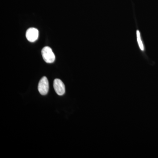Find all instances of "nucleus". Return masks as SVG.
<instances>
[{
	"label": "nucleus",
	"instance_id": "obj_1",
	"mask_svg": "<svg viewBox=\"0 0 158 158\" xmlns=\"http://www.w3.org/2000/svg\"><path fill=\"white\" fill-rule=\"evenodd\" d=\"M41 54L44 60L47 63H52L55 61L56 59L55 54L49 47L44 48L41 51Z\"/></svg>",
	"mask_w": 158,
	"mask_h": 158
},
{
	"label": "nucleus",
	"instance_id": "obj_2",
	"mask_svg": "<svg viewBox=\"0 0 158 158\" xmlns=\"http://www.w3.org/2000/svg\"><path fill=\"white\" fill-rule=\"evenodd\" d=\"M38 90L41 95H45L48 93L49 83L48 80L46 77H43L42 78L40 79L38 84Z\"/></svg>",
	"mask_w": 158,
	"mask_h": 158
},
{
	"label": "nucleus",
	"instance_id": "obj_3",
	"mask_svg": "<svg viewBox=\"0 0 158 158\" xmlns=\"http://www.w3.org/2000/svg\"><path fill=\"white\" fill-rule=\"evenodd\" d=\"M53 87L56 93L62 96L65 93V86L64 83L59 79H56L54 81Z\"/></svg>",
	"mask_w": 158,
	"mask_h": 158
},
{
	"label": "nucleus",
	"instance_id": "obj_5",
	"mask_svg": "<svg viewBox=\"0 0 158 158\" xmlns=\"http://www.w3.org/2000/svg\"><path fill=\"white\" fill-rule=\"evenodd\" d=\"M137 41H138V46L140 48V49L141 51L144 50V46L143 45V43H142V40H141V35L139 31H137Z\"/></svg>",
	"mask_w": 158,
	"mask_h": 158
},
{
	"label": "nucleus",
	"instance_id": "obj_4",
	"mask_svg": "<svg viewBox=\"0 0 158 158\" xmlns=\"http://www.w3.org/2000/svg\"><path fill=\"white\" fill-rule=\"evenodd\" d=\"M26 37L28 41L34 42L38 39L39 32L35 28H30L26 32Z\"/></svg>",
	"mask_w": 158,
	"mask_h": 158
}]
</instances>
